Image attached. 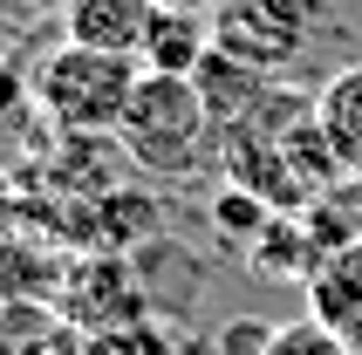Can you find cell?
<instances>
[{"mask_svg": "<svg viewBox=\"0 0 362 355\" xmlns=\"http://www.w3.org/2000/svg\"><path fill=\"white\" fill-rule=\"evenodd\" d=\"M308 35H315V7L308 0H219L212 7V48L246 62L267 82H281L301 62Z\"/></svg>", "mask_w": 362, "mask_h": 355, "instance_id": "cell-3", "label": "cell"}, {"mask_svg": "<svg viewBox=\"0 0 362 355\" xmlns=\"http://www.w3.org/2000/svg\"><path fill=\"white\" fill-rule=\"evenodd\" d=\"M192 82H199V96L212 103V117H219V130H233L240 117H253V110H260V96L274 89L267 76H253L246 62L219 55V48H212V55L199 62V76H192Z\"/></svg>", "mask_w": 362, "mask_h": 355, "instance_id": "cell-9", "label": "cell"}, {"mask_svg": "<svg viewBox=\"0 0 362 355\" xmlns=\"http://www.w3.org/2000/svg\"><path fill=\"white\" fill-rule=\"evenodd\" d=\"M137 76L144 69L130 55H103V48L62 41V48H48L35 62L28 89H35V110L48 130H62V137H117L123 110L137 96Z\"/></svg>", "mask_w": 362, "mask_h": 355, "instance_id": "cell-2", "label": "cell"}, {"mask_svg": "<svg viewBox=\"0 0 362 355\" xmlns=\"http://www.w3.org/2000/svg\"><path fill=\"white\" fill-rule=\"evenodd\" d=\"M342 342H349V355H362V315H356V321L342 328Z\"/></svg>", "mask_w": 362, "mask_h": 355, "instance_id": "cell-16", "label": "cell"}, {"mask_svg": "<svg viewBox=\"0 0 362 355\" xmlns=\"http://www.w3.org/2000/svg\"><path fill=\"white\" fill-rule=\"evenodd\" d=\"M308 315L328 321L335 335L362 315V239L342 246V253H328L322 267H315V280H308Z\"/></svg>", "mask_w": 362, "mask_h": 355, "instance_id": "cell-8", "label": "cell"}, {"mask_svg": "<svg viewBox=\"0 0 362 355\" xmlns=\"http://www.w3.org/2000/svg\"><path fill=\"white\" fill-rule=\"evenodd\" d=\"M0 355H82V328L55 301H0Z\"/></svg>", "mask_w": 362, "mask_h": 355, "instance_id": "cell-7", "label": "cell"}, {"mask_svg": "<svg viewBox=\"0 0 362 355\" xmlns=\"http://www.w3.org/2000/svg\"><path fill=\"white\" fill-rule=\"evenodd\" d=\"M274 205H267V198H253V192H240V185H226L219 198H212V233L219 239H233V246H246V253H253V246H260L267 239V226H274Z\"/></svg>", "mask_w": 362, "mask_h": 355, "instance_id": "cell-11", "label": "cell"}, {"mask_svg": "<svg viewBox=\"0 0 362 355\" xmlns=\"http://www.w3.org/2000/svg\"><path fill=\"white\" fill-rule=\"evenodd\" d=\"M55 308L76 321L82 335H103V328L144 321V280L130 274L123 253H82V260H69V274H62Z\"/></svg>", "mask_w": 362, "mask_h": 355, "instance_id": "cell-4", "label": "cell"}, {"mask_svg": "<svg viewBox=\"0 0 362 355\" xmlns=\"http://www.w3.org/2000/svg\"><path fill=\"white\" fill-rule=\"evenodd\" d=\"M281 335V321H260V315H233L219 328V355H267Z\"/></svg>", "mask_w": 362, "mask_h": 355, "instance_id": "cell-14", "label": "cell"}, {"mask_svg": "<svg viewBox=\"0 0 362 355\" xmlns=\"http://www.w3.org/2000/svg\"><path fill=\"white\" fill-rule=\"evenodd\" d=\"M151 14H158V0H69L62 7V41L137 62L144 35H151Z\"/></svg>", "mask_w": 362, "mask_h": 355, "instance_id": "cell-5", "label": "cell"}, {"mask_svg": "<svg viewBox=\"0 0 362 355\" xmlns=\"http://www.w3.org/2000/svg\"><path fill=\"white\" fill-rule=\"evenodd\" d=\"M205 55H212V14H199V7H158L151 35L137 48V69L144 76H199Z\"/></svg>", "mask_w": 362, "mask_h": 355, "instance_id": "cell-6", "label": "cell"}, {"mask_svg": "<svg viewBox=\"0 0 362 355\" xmlns=\"http://www.w3.org/2000/svg\"><path fill=\"white\" fill-rule=\"evenodd\" d=\"M219 117L192 76H137V96L117 123V151L151 178H199L219 158Z\"/></svg>", "mask_w": 362, "mask_h": 355, "instance_id": "cell-1", "label": "cell"}, {"mask_svg": "<svg viewBox=\"0 0 362 355\" xmlns=\"http://www.w3.org/2000/svg\"><path fill=\"white\" fill-rule=\"evenodd\" d=\"M315 110H322V130H328V144H335L342 171L362 178V62L342 69V76H328V89L315 96Z\"/></svg>", "mask_w": 362, "mask_h": 355, "instance_id": "cell-10", "label": "cell"}, {"mask_svg": "<svg viewBox=\"0 0 362 355\" xmlns=\"http://www.w3.org/2000/svg\"><path fill=\"white\" fill-rule=\"evenodd\" d=\"M82 355H178V342L164 335L158 321H123V328L82 335Z\"/></svg>", "mask_w": 362, "mask_h": 355, "instance_id": "cell-12", "label": "cell"}, {"mask_svg": "<svg viewBox=\"0 0 362 355\" xmlns=\"http://www.w3.org/2000/svg\"><path fill=\"white\" fill-rule=\"evenodd\" d=\"M267 355H349V342L328 328V321L301 315V321H281V335H274V349Z\"/></svg>", "mask_w": 362, "mask_h": 355, "instance_id": "cell-13", "label": "cell"}, {"mask_svg": "<svg viewBox=\"0 0 362 355\" xmlns=\"http://www.w3.org/2000/svg\"><path fill=\"white\" fill-rule=\"evenodd\" d=\"M158 7H199V14H212L219 0H158Z\"/></svg>", "mask_w": 362, "mask_h": 355, "instance_id": "cell-17", "label": "cell"}, {"mask_svg": "<svg viewBox=\"0 0 362 355\" xmlns=\"http://www.w3.org/2000/svg\"><path fill=\"white\" fill-rule=\"evenodd\" d=\"M28 103H35V89H28V76H21L14 62H0V130H14Z\"/></svg>", "mask_w": 362, "mask_h": 355, "instance_id": "cell-15", "label": "cell"}]
</instances>
